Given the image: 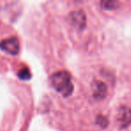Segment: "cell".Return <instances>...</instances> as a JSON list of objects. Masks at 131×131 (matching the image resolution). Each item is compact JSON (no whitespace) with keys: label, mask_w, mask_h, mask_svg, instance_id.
I'll return each instance as SVG.
<instances>
[{"label":"cell","mask_w":131,"mask_h":131,"mask_svg":"<svg viewBox=\"0 0 131 131\" xmlns=\"http://www.w3.org/2000/svg\"><path fill=\"white\" fill-rule=\"evenodd\" d=\"M50 83L54 89L65 97L71 95L74 91L71 75L66 70H61L52 74L50 75Z\"/></svg>","instance_id":"obj_1"},{"label":"cell","mask_w":131,"mask_h":131,"mask_svg":"<svg viewBox=\"0 0 131 131\" xmlns=\"http://www.w3.org/2000/svg\"><path fill=\"white\" fill-rule=\"evenodd\" d=\"M96 123L100 126L102 128H105L108 125H109V120L103 115H98L96 118Z\"/></svg>","instance_id":"obj_8"},{"label":"cell","mask_w":131,"mask_h":131,"mask_svg":"<svg viewBox=\"0 0 131 131\" xmlns=\"http://www.w3.org/2000/svg\"><path fill=\"white\" fill-rule=\"evenodd\" d=\"M18 77L21 80H30L31 77V74L29 68L27 67H24L23 68H21L18 72Z\"/></svg>","instance_id":"obj_7"},{"label":"cell","mask_w":131,"mask_h":131,"mask_svg":"<svg viewBox=\"0 0 131 131\" xmlns=\"http://www.w3.org/2000/svg\"><path fill=\"white\" fill-rule=\"evenodd\" d=\"M0 49L10 55H17L20 50V42L17 37L12 36L0 41Z\"/></svg>","instance_id":"obj_2"},{"label":"cell","mask_w":131,"mask_h":131,"mask_svg":"<svg viewBox=\"0 0 131 131\" xmlns=\"http://www.w3.org/2000/svg\"><path fill=\"white\" fill-rule=\"evenodd\" d=\"M101 6L102 9L105 10H114L118 8V3L117 1H113V0H106V1L101 2Z\"/></svg>","instance_id":"obj_6"},{"label":"cell","mask_w":131,"mask_h":131,"mask_svg":"<svg viewBox=\"0 0 131 131\" xmlns=\"http://www.w3.org/2000/svg\"><path fill=\"white\" fill-rule=\"evenodd\" d=\"M68 20L79 30H84L86 26V15L83 10H75L68 15Z\"/></svg>","instance_id":"obj_3"},{"label":"cell","mask_w":131,"mask_h":131,"mask_svg":"<svg viewBox=\"0 0 131 131\" xmlns=\"http://www.w3.org/2000/svg\"><path fill=\"white\" fill-rule=\"evenodd\" d=\"M117 120L120 128H125L131 124V109L127 106H121L118 109Z\"/></svg>","instance_id":"obj_4"},{"label":"cell","mask_w":131,"mask_h":131,"mask_svg":"<svg viewBox=\"0 0 131 131\" xmlns=\"http://www.w3.org/2000/svg\"><path fill=\"white\" fill-rule=\"evenodd\" d=\"M92 91H93V95L94 98L102 100L107 95V85L102 81L94 80L92 84Z\"/></svg>","instance_id":"obj_5"}]
</instances>
